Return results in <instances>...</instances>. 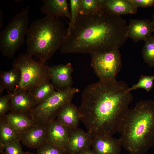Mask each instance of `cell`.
<instances>
[{"label":"cell","instance_id":"cb8c5ba5","mask_svg":"<svg viewBox=\"0 0 154 154\" xmlns=\"http://www.w3.org/2000/svg\"><path fill=\"white\" fill-rule=\"evenodd\" d=\"M99 0H80L79 14L86 15L98 12L100 9Z\"/></svg>","mask_w":154,"mask_h":154},{"label":"cell","instance_id":"ac0fdd59","mask_svg":"<svg viewBox=\"0 0 154 154\" xmlns=\"http://www.w3.org/2000/svg\"><path fill=\"white\" fill-rule=\"evenodd\" d=\"M56 119L72 129L78 127L81 121L78 108L72 102L67 103L60 110Z\"/></svg>","mask_w":154,"mask_h":154},{"label":"cell","instance_id":"52a82bcc","mask_svg":"<svg viewBox=\"0 0 154 154\" xmlns=\"http://www.w3.org/2000/svg\"><path fill=\"white\" fill-rule=\"evenodd\" d=\"M79 91L72 87L61 91H56L49 98L37 105L30 113L37 124L46 126L56 119L62 108L72 100Z\"/></svg>","mask_w":154,"mask_h":154},{"label":"cell","instance_id":"5b68a950","mask_svg":"<svg viewBox=\"0 0 154 154\" xmlns=\"http://www.w3.org/2000/svg\"><path fill=\"white\" fill-rule=\"evenodd\" d=\"M29 7L23 8L16 14L0 33V51L5 57H14L25 43L29 23Z\"/></svg>","mask_w":154,"mask_h":154},{"label":"cell","instance_id":"5bb4252c","mask_svg":"<svg viewBox=\"0 0 154 154\" xmlns=\"http://www.w3.org/2000/svg\"><path fill=\"white\" fill-rule=\"evenodd\" d=\"M10 112L30 113L36 104L29 91L10 93Z\"/></svg>","mask_w":154,"mask_h":154},{"label":"cell","instance_id":"8992f818","mask_svg":"<svg viewBox=\"0 0 154 154\" xmlns=\"http://www.w3.org/2000/svg\"><path fill=\"white\" fill-rule=\"evenodd\" d=\"M12 67L19 70L21 76L20 84L14 92L30 91L42 82L50 81L49 66L27 53L20 54L14 61Z\"/></svg>","mask_w":154,"mask_h":154},{"label":"cell","instance_id":"ffe728a7","mask_svg":"<svg viewBox=\"0 0 154 154\" xmlns=\"http://www.w3.org/2000/svg\"><path fill=\"white\" fill-rule=\"evenodd\" d=\"M21 73L18 69L13 67L8 71H0V94L5 90L9 92H15L21 80Z\"/></svg>","mask_w":154,"mask_h":154},{"label":"cell","instance_id":"484cf974","mask_svg":"<svg viewBox=\"0 0 154 154\" xmlns=\"http://www.w3.org/2000/svg\"><path fill=\"white\" fill-rule=\"evenodd\" d=\"M36 154H67L65 149L47 141L37 149Z\"/></svg>","mask_w":154,"mask_h":154},{"label":"cell","instance_id":"4fadbf2b","mask_svg":"<svg viewBox=\"0 0 154 154\" xmlns=\"http://www.w3.org/2000/svg\"><path fill=\"white\" fill-rule=\"evenodd\" d=\"M154 32V25L148 19H132L127 26V35L134 42L145 41Z\"/></svg>","mask_w":154,"mask_h":154},{"label":"cell","instance_id":"d6986e66","mask_svg":"<svg viewBox=\"0 0 154 154\" xmlns=\"http://www.w3.org/2000/svg\"><path fill=\"white\" fill-rule=\"evenodd\" d=\"M40 7L42 13L46 15L57 18L66 17L70 19L69 11L66 0H43Z\"/></svg>","mask_w":154,"mask_h":154},{"label":"cell","instance_id":"4dcf8cb0","mask_svg":"<svg viewBox=\"0 0 154 154\" xmlns=\"http://www.w3.org/2000/svg\"><path fill=\"white\" fill-rule=\"evenodd\" d=\"M77 154H96L90 148L84 149Z\"/></svg>","mask_w":154,"mask_h":154},{"label":"cell","instance_id":"9a60e30c","mask_svg":"<svg viewBox=\"0 0 154 154\" xmlns=\"http://www.w3.org/2000/svg\"><path fill=\"white\" fill-rule=\"evenodd\" d=\"M20 140L26 146L37 149L47 141L46 126L37 124L21 134Z\"/></svg>","mask_w":154,"mask_h":154},{"label":"cell","instance_id":"7a4b0ae2","mask_svg":"<svg viewBox=\"0 0 154 154\" xmlns=\"http://www.w3.org/2000/svg\"><path fill=\"white\" fill-rule=\"evenodd\" d=\"M127 21L121 16L100 9L97 12L79 14L64 37L61 54H88L119 48L128 37Z\"/></svg>","mask_w":154,"mask_h":154},{"label":"cell","instance_id":"1f68e13d","mask_svg":"<svg viewBox=\"0 0 154 154\" xmlns=\"http://www.w3.org/2000/svg\"><path fill=\"white\" fill-rule=\"evenodd\" d=\"M0 29L2 28V25L3 23V11L1 10L0 11Z\"/></svg>","mask_w":154,"mask_h":154},{"label":"cell","instance_id":"7c38bea8","mask_svg":"<svg viewBox=\"0 0 154 154\" xmlns=\"http://www.w3.org/2000/svg\"><path fill=\"white\" fill-rule=\"evenodd\" d=\"M91 147L96 154H120L122 146L119 139L103 135L93 137Z\"/></svg>","mask_w":154,"mask_h":154},{"label":"cell","instance_id":"3957f363","mask_svg":"<svg viewBox=\"0 0 154 154\" xmlns=\"http://www.w3.org/2000/svg\"><path fill=\"white\" fill-rule=\"evenodd\" d=\"M118 132L129 154H143L154 140V101L142 100L129 109Z\"/></svg>","mask_w":154,"mask_h":154},{"label":"cell","instance_id":"83f0119b","mask_svg":"<svg viewBox=\"0 0 154 154\" xmlns=\"http://www.w3.org/2000/svg\"><path fill=\"white\" fill-rule=\"evenodd\" d=\"M20 141L17 140L4 145L0 150V153L5 150L7 154H22L23 151Z\"/></svg>","mask_w":154,"mask_h":154},{"label":"cell","instance_id":"7402d4cb","mask_svg":"<svg viewBox=\"0 0 154 154\" xmlns=\"http://www.w3.org/2000/svg\"><path fill=\"white\" fill-rule=\"evenodd\" d=\"M21 135L17 133L3 117L0 118V150L5 145L20 140Z\"/></svg>","mask_w":154,"mask_h":154},{"label":"cell","instance_id":"836d02e7","mask_svg":"<svg viewBox=\"0 0 154 154\" xmlns=\"http://www.w3.org/2000/svg\"><path fill=\"white\" fill-rule=\"evenodd\" d=\"M152 22L154 25V13H153V16H152Z\"/></svg>","mask_w":154,"mask_h":154},{"label":"cell","instance_id":"603a6c76","mask_svg":"<svg viewBox=\"0 0 154 154\" xmlns=\"http://www.w3.org/2000/svg\"><path fill=\"white\" fill-rule=\"evenodd\" d=\"M144 41L142 50L143 59L150 67H154V36L151 35Z\"/></svg>","mask_w":154,"mask_h":154},{"label":"cell","instance_id":"6da1fadb","mask_svg":"<svg viewBox=\"0 0 154 154\" xmlns=\"http://www.w3.org/2000/svg\"><path fill=\"white\" fill-rule=\"evenodd\" d=\"M129 88L122 80H99L83 90L78 107L80 121L93 137L118 132L133 100Z\"/></svg>","mask_w":154,"mask_h":154},{"label":"cell","instance_id":"2e32d148","mask_svg":"<svg viewBox=\"0 0 154 154\" xmlns=\"http://www.w3.org/2000/svg\"><path fill=\"white\" fill-rule=\"evenodd\" d=\"M3 117L20 135L37 124L30 113L10 112Z\"/></svg>","mask_w":154,"mask_h":154},{"label":"cell","instance_id":"8fae6325","mask_svg":"<svg viewBox=\"0 0 154 154\" xmlns=\"http://www.w3.org/2000/svg\"><path fill=\"white\" fill-rule=\"evenodd\" d=\"M72 130L56 119L46 125L47 141L65 149Z\"/></svg>","mask_w":154,"mask_h":154},{"label":"cell","instance_id":"4316f807","mask_svg":"<svg viewBox=\"0 0 154 154\" xmlns=\"http://www.w3.org/2000/svg\"><path fill=\"white\" fill-rule=\"evenodd\" d=\"M71 13L70 22L67 30V33L73 27L79 15L80 0H70V1Z\"/></svg>","mask_w":154,"mask_h":154},{"label":"cell","instance_id":"277c9868","mask_svg":"<svg viewBox=\"0 0 154 154\" xmlns=\"http://www.w3.org/2000/svg\"><path fill=\"white\" fill-rule=\"evenodd\" d=\"M67 30L58 18L48 16L33 21L26 36L27 53L45 63L60 49Z\"/></svg>","mask_w":154,"mask_h":154},{"label":"cell","instance_id":"9c48e42d","mask_svg":"<svg viewBox=\"0 0 154 154\" xmlns=\"http://www.w3.org/2000/svg\"><path fill=\"white\" fill-rule=\"evenodd\" d=\"M73 70L70 63L49 66L50 81L56 91L63 90L72 87V74Z\"/></svg>","mask_w":154,"mask_h":154},{"label":"cell","instance_id":"f1b7e54d","mask_svg":"<svg viewBox=\"0 0 154 154\" xmlns=\"http://www.w3.org/2000/svg\"><path fill=\"white\" fill-rule=\"evenodd\" d=\"M10 111V96L9 92L0 97V118L3 117Z\"/></svg>","mask_w":154,"mask_h":154},{"label":"cell","instance_id":"d6a6232c","mask_svg":"<svg viewBox=\"0 0 154 154\" xmlns=\"http://www.w3.org/2000/svg\"><path fill=\"white\" fill-rule=\"evenodd\" d=\"M22 154H36L33 153L29 152H23Z\"/></svg>","mask_w":154,"mask_h":154},{"label":"cell","instance_id":"e0dca14e","mask_svg":"<svg viewBox=\"0 0 154 154\" xmlns=\"http://www.w3.org/2000/svg\"><path fill=\"white\" fill-rule=\"evenodd\" d=\"M100 9L117 15L134 14L137 9L130 0H99Z\"/></svg>","mask_w":154,"mask_h":154},{"label":"cell","instance_id":"44dd1931","mask_svg":"<svg viewBox=\"0 0 154 154\" xmlns=\"http://www.w3.org/2000/svg\"><path fill=\"white\" fill-rule=\"evenodd\" d=\"M50 81L42 82L29 91L36 105L47 100L56 91Z\"/></svg>","mask_w":154,"mask_h":154},{"label":"cell","instance_id":"e575fe53","mask_svg":"<svg viewBox=\"0 0 154 154\" xmlns=\"http://www.w3.org/2000/svg\"><path fill=\"white\" fill-rule=\"evenodd\" d=\"M2 154H7L5 151H4L2 153Z\"/></svg>","mask_w":154,"mask_h":154},{"label":"cell","instance_id":"30bf717a","mask_svg":"<svg viewBox=\"0 0 154 154\" xmlns=\"http://www.w3.org/2000/svg\"><path fill=\"white\" fill-rule=\"evenodd\" d=\"M93 138L91 134L80 128L72 129L65 148L67 154H77L90 148Z\"/></svg>","mask_w":154,"mask_h":154},{"label":"cell","instance_id":"ba28073f","mask_svg":"<svg viewBox=\"0 0 154 154\" xmlns=\"http://www.w3.org/2000/svg\"><path fill=\"white\" fill-rule=\"evenodd\" d=\"M91 55V65L95 74L101 81L116 80L122 66L119 49L116 48Z\"/></svg>","mask_w":154,"mask_h":154},{"label":"cell","instance_id":"d4e9b609","mask_svg":"<svg viewBox=\"0 0 154 154\" xmlns=\"http://www.w3.org/2000/svg\"><path fill=\"white\" fill-rule=\"evenodd\" d=\"M154 81V75H141L138 82L129 87V91L131 92L138 89H143L147 92H150L153 86Z\"/></svg>","mask_w":154,"mask_h":154},{"label":"cell","instance_id":"f546056e","mask_svg":"<svg viewBox=\"0 0 154 154\" xmlns=\"http://www.w3.org/2000/svg\"><path fill=\"white\" fill-rule=\"evenodd\" d=\"M137 8L139 7L146 8L154 4V0H130Z\"/></svg>","mask_w":154,"mask_h":154}]
</instances>
